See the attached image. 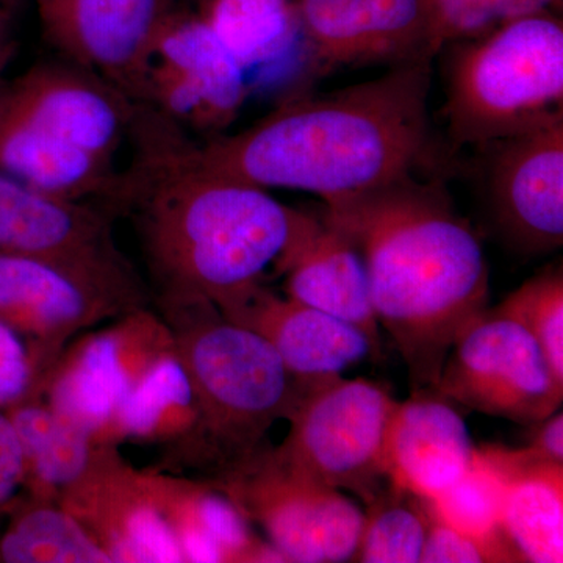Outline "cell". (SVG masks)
<instances>
[{
    "mask_svg": "<svg viewBox=\"0 0 563 563\" xmlns=\"http://www.w3.org/2000/svg\"><path fill=\"white\" fill-rule=\"evenodd\" d=\"M428 521L421 499L387 485L366 504L361 542L352 562H420Z\"/></svg>",
    "mask_w": 563,
    "mask_h": 563,
    "instance_id": "obj_27",
    "label": "cell"
},
{
    "mask_svg": "<svg viewBox=\"0 0 563 563\" xmlns=\"http://www.w3.org/2000/svg\"><path fill=\"white\" fill-rule=\"evenodd\" d=\"M0 173L58 198L113 203L120 174L111 163L81 151L0 103Z\"/></svg>",
    "mask_w": 563,
    "mask_h": 563,
    "instance_id": "obj_21",
    "label": "cell"
},
{
    "mask_svg": "<svg viewBox=\"0 0 563 563\" xmlns=\"http://www.w3.org/2000/svg\"><path fill=\"white\" fill-rule=\"evenodd\" d=\"M493 218L521 254L563 244V120L487 144Z\"/></svg>",
    "mask_w": 563,
    "mask_h": 563,
    "instance_id": "obj_13",
    "label": "cell"
},
{
    "mask_svg": "<svg viewBox=\"0 0 563 563\" xmlns=\"http://www.w3.org/2000/svg\"><path fill=\"white\" fill-rule=\"evenodd\" d=\"M274 272L285 276V296L339 318L365 333L380 351L368 272L361 252L321 218L303 213Z\"/></svg>",
    "mask_w": 563,
    "mask_h": 563,
    "instance_id": "obj_18",
    "label": "cell"
},
{
    "mask_svg": "<svg viewBox=\"0 0 563 563\" xmlns=\"http://www.w3.org/2000/svg\"><path fill=\"white\" fill-rule=\"evenodd\" d=\"M0 254L21 255L114 282H140L114 243L111 213L0 173Z\"/></svg>",
    "mask_w": 563,
    "mask_h": 563,
    "instance_id": "obj_12",
    "label": "cell"
},
{
    "mask_svg": "<svg viewBox=\"0 0 563 563\" xmlns=\"http://www.w3.org/2000/svg\"><path fill=\"white\" fill-rule=\"evenodd\" d=\"M220 312L272 344L288 372L307 390L380 355L372 340L354 325L276 295L265 284Z\"/></svg>",
    "mask_w": 563,
    "mask_h": 563,
    "instance_id": "obj_17",
    "label": "cell"
},
{
    "mask_svg": "<svg viewBox=\"0 0 563 563\" xmlns=\"http://www.w3.org/2000/svg\"><path fill=\"white\" fill-rule=\"evenodd\" d=\"M454 51L448 73V135L454 147L563 120V25L548 11L496 25Z\"/></svg>",
    "mask_w": 563,
    "mask_h": 563,
    "instance_id": "obj_5",
    "label": "cell"
},
{
    "mask_svg": "<svg viewBox=\"0 0 563 563\" xmlns=\"http://www.w3.org/2000/svg\"><path fill=\"white\" fill-rule=\"evenodd\" d=\"M532 435L528 451L537 461L563 463V415L561 409L543 421Z\"/></svg>",
    "mask_w": 563,
    "mask_h": 563,
    "instance_id": "obj_32",
    "label": "cell"
},
{
    "mask_svg": "<svg viewBox=\"0 0 563 563\" xmlns=\"http://www.w3.org/2000/svg\"><path fill=\"white\" fill-rule=\"evenodd\" d=\"M44 35L70 65L139 101L141 77L172 0H33Z\"/></svg>",
    "mask_w": 563,
    "mask_h": 563,
    "instance_id": "obj_14",
    "label": "cell"
},
{
    "mask_svg": "<svg viewBox=\"0 0 563 563\" xmlns=\"http://www.w3.org/2000/svg\"><path fill=\"white\" fill-rule=\"evenodd\" d=\"M250 523L261 526L285 562H352L365 512L343 492L274 461L269 446L209 481Z\"/></svg>",
    "mask_w": 563,
    "mask_h": 563,
    "instance_id": "obj_7",
    "label": "cell"
},
{
    "mask_svg": "<svg viewBox=\"0 0 563 563\" xmlns=\"http://www.w3.org/2000/svg\"><path fill=\"white\" fill-rule=\"evenodd\" d=\"M20 442L24 495L57 503L58 493L90 465L96 446L90 433L40 398H25L2 410Z\"/></svg>",
    "mask_w": 563,
    "mask_h": 563,
    "instance_id": "obj_22",
    "label": "cell"
},
{
    "mask_svg": "<svg viewBox=\"0 0 563 563\" xmlns=\"http://www.w3.org/2000/svg\"><path fill=\"white\" fill-rule=\"evenodd\" d=\"M398 401L369 379L343 376L307 390L288 418L274 461L290 472L372 503L388 485L385 444Z\"/></svg>",
    "mask_w": 563,
    "mask_h": 563,
    "instance_id": "obj_6",
    "label": "cell"
},
{
    "mask_svg": "<svg viewBox=\"0 0 563 563\" xmlns=\"http://www.w3.org/2000/svg\"><path fill=\"white\" fill-rule=\"evenodd\" d=\"M431 85L432 58H413L343 90L290 95L242 132L190 141V152L202 168L263 190L357 195L412 176L428 154Z\"/></svg>",
    "mask_w": 563,
    "mask_h": 563,
    "instance_id": "obj_2",
    "label": "cell"
},
{
    "mask_svg": "<svg viewBox=\"0 0 563 563\" xmlns=\"http://www.w3.org/2000/svg\"><path fill=\"white\" fill-rule=\"evenodd\" d=\"M437 395L468 410L537 424L561 409L558 380L539 343L520 322L488 307L457 336Z\"/></svg>",
    "mask_w": 563,
    "mask_h": 563,
    "instance_id": "obj_8",
    "label": "cell"
},
{
    "mask_svg": "<svg viewBox=\"0 0 563 563\" xmlns=\"http://www.w3.org/2000/svg\"><path fill=\"white\" fill-rule=\"evenodd\" d=\"M199 16L246 76L301 49V22L291 0H202Z\"/></svg>",
    "mask_w": 563,
    "mask_h": 563,
    "instance_id": "obj_24",
    "label": "cell"
},
{
    "mask_svg": "<svg viewBox=\"0 0 563 563\" xmlns=\"http://www.w3.org/2000/svg\"><path fill=\"white\" fill-rule=\"evenodd\" d=\"M147 488L184 562H285L279 551L252 532L250 521L209 481L146 470Z\"/></svg>",
    "mask_w": 563,
    "mask_h": 563,
    "instance_id": "obj_20",
    "label": "cell"
},
{
    "mask_svg": "<svg viewBox=\"0 0 563 563\" xmlns=\"http://www.w3.org/2000/svg\"><path fill=\"white\" fill-rule=\"evenodd\" d=\"M296 9L302 55L314 77L435 57L431 0H298Z\"/></svg>",
    "mask_w": 563,
    "mask_h": 563,
    "instance_id": "obj_11",
    "label": "cell"
},
{
    "mask_svg": "<svg viewBox=\"0 0 563 563\" xmlns=\"http://www.w3.org/2000/svg\"><path fill=\"white\" fill-rule=\"evenodd\" d=\"M0 103L109 163L131 135L136 111L124 92L74 65H36L18 79L0 81Z\"/></svg>",
    "mask_w": 563,
    "mask_h": 563,
    "instance_id": "obj_16",
    "label": "cell"
},
{
    "mask_svg": "<svg viewBox=\"0 0 563 563\" xmlns=\"http://www.w3.org/2000/svg\"><path fill=\"white\" fill-rule=\"evenodd\" d=\"M510 470V448L476 446L472 463L453 485L435 498L421 499L426 514L485 542L514 544L503 529Z\"/></svg>",
    "mask_w": 563,
    "mask_h": 563,
    "instance_id": "obj_26",
    "label": "cell"
},
{
    "mask_svg": "<svg viewBox=\"0 0 563 563\" xmlns=\"http://www.w3.org/2000/svg\"><path fill=\"white\" fill-rule=\"evenodd\" d=\"M322 202L321 220L362 254L410 391L432 390L457 336L488 309L483 244L442 185L412 176Z\"/></svg>",
    "mask_w": 563,
    "mask_h": 563,
    "instance_id": "obj_3",
    "label": "cell"
},
{
    "mask_svg": "<svg viewBox=\"0 0 563 563\" xmlns=\"http://www.w3.org/2000/svg\"><path fill=\"white\" fill-rule=\"evenodd\" d=\"M24 465L13 426L0 410V536L11 504L22 490Z\"/></svg>",
    "mask_w": 563,
    "mask_h": 563,
    "instance_id": "obj_31",
    "label": "cell"
},
{
    "mask_svg": "<svg viewBox=\"0 0 563 563\" xmlns=\"http://www.w3.org/2000/svg\"><path fill=\"white\" fill-rule=\"evenodd\" d=\"M131 136L135 162L111 210L135 221L157 302L202 299L222 310L265 284L302 211L202 168L180 128L143 103Z\"/></svg>",
    "mask_w": 563,
    "mask_h": 563,
    "instance_id": "obj_1",
    "label": "cell"
},
{
    "mask_svg": "<svg viewBox=\"0 0 563 563\" xmlns=\"http://www.w3.org/2000/svg\"><path fill=\"white\" fill-rule=\"evenodd\" d=\"M157 306L195 393L210 474L217 476L262 451L274 422L288 421L307 388L272 344L228 320L213 303L196 299Z\"/></svg>",
    "mask_w": 563,
    "mask_h": 563,
    "instance_id": "obj_4",
    "label": "cell"
},
{
    "mask_svg": "<svg viewBox=\"0 0 563 563\" xmlns=\"http://www.w3.org/2000/svg\"><path fill=\"white\" fill-rule=\"evenodd\" d=\"M428 518L421 563L525 562L514 544L485 542Z\"/></svg>",
    "mask_w": 563,
    "mask_h": 563,
    "instance_id": "obj_29",
    "label": "cell"
},
{
    "mask_svg": "<svg viewBox=\"0 0 563 563\" xmlns=\"http://www.w3.org/2000/svg\"><path fill=\"white\" fill-rule=\"evenodd\" d=\"M468 426L454 404L424 390L398 402L388 426L385 470L390 487L432 499L465 473L473 461Z\"/></svg>",
    "mask_w": 563,
    "mask_h": 563,
    "instance_id": "obj_19",
    "label": "cell"
},
{
    "mask_svg": "<svg viewBox=\"0 0 563 563\" xmlns=\"http://www.w3.org/2000/svg\"><path fill=\"white\" fill-rule=\"evenodd\" d=\"M57 503L109 554L111 563L184 562L176 540L152 501L146 477L114 444H98L80 477Z\"/></svg>",
    "mask_w": 563,
    "mask_h": 563,
    "instance_id": "obj_15",
    "label": "cell"
},
{
    "mask_svg": "<svg viewBox=\"0 0 563 563\" xmlns=\"http://www.w3.org/2000/svg\"><path fill=\"white\" fill-rule=\"evenodd\" d=\"M503 529L525 562H563V463L510 450Z\"/></svg>",
    "mask_w": 563,
    "mask_h": 563,
    "instance_id": "obj_23",
    "label": "cell"
},
{
    "mask_svg": "<svg viewBox=\"0 0 563 563\" xmlns=\"http://www.w3.org/2000/svg\"><path fill=\"white\" fill-rule=\"evenodd\" d=\"M141 307H147L141 282L99 279L0 254V321L24 340L43 377L80 332Z\"/></svg>",
    "mask_w": 563,
    "mask_h": 563,
    "instance_id": "obj_9",
    "label": "cell"
},
{
    "mask_svg": "<svg viewBox=\"0 0 563 563\" xmlns=\"http://www.w3.org/2000/svg\"><path fill=\"white\" fill-rule=\"evenodd\" d=\"M247 92L246 73L207 22L172 11L147 54L136 102L177 128L221 131L235 120Z\"/></svg>",
    "mask_w": 563,
    "mask_h": 563,
    "instance_id": "obj_10",
    "label": "cell"
},
{
    "mask_svg": "<svg viewBox=\"0 0 563 563\" xmlns=\"http://www.w3.org/2000/svg\"><path fill=\"white\" fill-rule=\"evenodd\" d=\"M0 562L111 563V559L60 504L20 493L0 536Z\"/></svg>",
    "mask_w": 563,
    "mask_h": 563,
    "instance_id": "obj_25",
    "label": "cell"
},
{
    "mask_svg": "<svg viewBox=\"0 0 563 563\" xmlns=\"http://www.w3.org/2000/svg\"><path fill=\"white\" fill-rule=\"evenodd\" d=\"M40 384V368L27 344L0 321V410L36 398Z\"/></svg>",
    "mask_w": 563,
    "mask_h": 563,
    "instance_id": "obj_30",
    "label": "cell"
},
{
    "mask_svg": "<svg viewBox=\"0 0 563 563\" xmlns=\"http://www.w3.org/2000/svg\"><path fill=\"white\" fill-rule=\"evenodd\" d=\"M496 312L506 314L531 333L550 363L554 376L563 383V272L551 266L510 292Z\"/></svg>",
    "mask_w": 563,
    "mask_h": 563,
    "instance_id": "obj_28",
    "label": "cell"
},
{
    "mask_svg": "<svg viewBox=\"0 0 563 563\" xmlns=\"http://www.w3.org/2000/svg\"><path fill=\"white\" fill-rule=\"evenodd\" d=\"M14 47H0V76H2V70L5 69V66L9 65L10 58L13 57ZM2 79V77H0Z\"/></svg>",
    "mask_w": 563,
    "mask_h": 563,
    "instance_id": "obj_33",
    "label": "cell"
}]
</instances>
